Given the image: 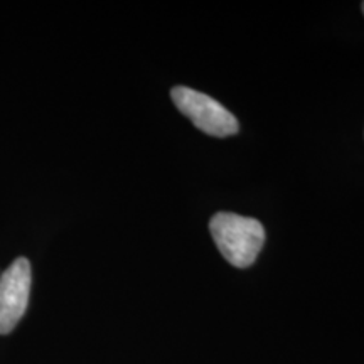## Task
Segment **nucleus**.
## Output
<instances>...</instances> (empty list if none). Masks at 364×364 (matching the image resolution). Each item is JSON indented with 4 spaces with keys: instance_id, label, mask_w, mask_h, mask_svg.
I'll list each match as a JSON object with an SVG mask.
<instances>
[{
    "instance_id": "nucleus-4",
    "label": "nucleus",
    "mask_w": 364,
    "mask_h": 364,
    "mask_svg": "<svg viewBox=\"0 0 364 364\" xmlns=\"http://www.w3.org/2000/svg\"><path fill=\"white\" fill-rule=\"evenodd\" d=\"M363 14H364V2H363Z\"/></svg>"
},
{
    "instance_id": "nucleus-2",
    "label": "nucleus",
    "mask_w": 364,
    "mask_h": 364,
    "mask_svg": "<svg viewBox=\"0 0 364 364\" xmlns=\"http://www.w3.org/2000/svg\"><path fill=\"white\" fill-rule=\"evenodd\" d=\"M171 98L177 110L206 135L226 139L240 132V124L233 113L206 93L188 86H176L171 91Z\"/></svg>"
},
{
    "instance_id": "nucleus-1",
    "label": "nucleus",
    "mask_w": 364,
    "mask_h": 364,
    "mask_svg": "<svg viewBox=\"0 0 364 364\" xmlns=\"http://www.w3.org/2000/svg\"><path fill=\"white\" fill-rule=\"evenodd\" d=\"M209 231L220 253L236 268L252 267L265 243L262 223L235 213H216L209 221Z\"/></svg>"
},
{
    "instance_id": "nucleus-3",
    "label": "nucleus",
    "mask_w": 364,
    "mask_h": 364,
    "mask_svg": "<svg viewBox=\"0 0 364 364\" xmlns=\"http://www.w3.org/2000/svg\"><path fill=\"white\" fill-rule=\"evenodd\" d=\"M31 292V263L17 258L0 275V334H9L27 311Z\"/></svg>"
}]
</instances>
